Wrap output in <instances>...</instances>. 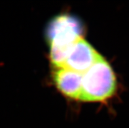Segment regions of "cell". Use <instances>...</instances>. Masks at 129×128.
Segmentation results:
<instances>
[{
	"mask_svg": "<svg viewBox=\"0 0 129 128\" xmlns=\"http://www.w3.org/2000/svg\"><path fill=\"white\" fill-rule=\"evenodd\" d=\"M79 22L73 16H56L49 25L47 38L50 44V58L56 68L63 67L72 47L82 37Z\"/></svg>",
	"mask_w": 129,
	"mask_h": 128,
	"instance_id": "1",
	"label": "cell"
},
{
	"mask_svg": "<svg viewBox=\"0 0 129 128\" xmlns=\"http://www.w3.org/2000/svg\"><path fill=\"white\" fill-rule=\"evenodd\" d=\"M116 76L110 63L100 54L96 62L83 74L79 100L103 101L114 95Z\"/></svg>",
	"mask_w": 129,
	"mask_h": 128,
	"instance_id": "2",
	"label": "cell"
},
{
	"mask_svg": "<svg viewBox=\"0 0 129 128\" xmlns=\"http://www.w3.org/2000/svg\"><path fill=\"white\" fill-rule=\"evenodd\" d=\"M99 56L100 54L82 37L72 47L63 67L83 74Z\"/></svg>",
	"mask_w": 129,
	"mask_h": 128,
	"instance_id": "3",
	"label": "cell"
},
{
	"mask_svg": "<svg viewBox=\"0 0 129 128\" xmlns=\"http://www.w3.org/2000/svg\"><path fill=\"white\" fill-rule=\"evenodd\" d=\"M83 74L65 67L56 68L53 79L58 89L66 96L79 100L81 90Z\"/></svg>",
	"mask_w": 129,
	"mask_h": 128,
	"instance_id": "4",
	"label": "cell"
}]
</instances>
